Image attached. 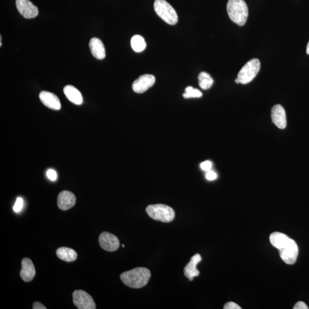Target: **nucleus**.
Instances as JSON below:
<instances>
[{
    "instance_id": "7",
    "label": "nucleus",
    "mask_w": 309,
    "mask_h": 309,
    "mask_svg": "<svg viewBox=\"0 0 309 309\" xmlns=\"http://www.w3.org/2000/svg\"><path fill=\"white\" fill-rule=\"evenodd\" d=\"M73 302L79 309H95L96 304L93 298L88 293L78 290L73 293Z\"/></svg>"
},
{
    "instance_id": "11",
    "label": "nucleus",
    "mask_w": 309,
    "mask_h": 309,
    "mask_svg": "<svg viewBox=\"0 0 309 309\" xmlns=\"http://www.w3.org/2000/svg\"><path fill=\"white\" fill-rule=\"evenodd\" d=\"M76 202V197L74 194L68 191H62L57 197V205L63 211L71 209L75 205Z\"/></svg>"
},
{
    "instance_id": "31",
    "label": "nucleus",
    "mask_w": 309,
    "mask_h": 309,
    "mask_svg": "<svg viewBox=\"0 0 309 309\" xmlns=\"http://www.w3.org/2000/svg\"><path fill=\"white\" fill-rule=\"evenodd\" d=\"M1 40H2V38L1 37V38H0V46H2V42H1Z\"/></svg>"
},
{
    "instance_id": "28",
    "label": "nucleus",
    "mask_w": 309,
    "mask_h": 309,
    "mask_svg": "<svg viewBox=\"0 0 309 309\" xmlns=\"http://www.w3.org/2000/svg\"><path fill=\"white\" fill-rule=\"evenodd\" d=\"M33 309H47L45 306H44L42 304H41L39 302H35L33 305Z\"/></svg>"
},
{
    "instance_id": "9",
    "label": "nucleus",
    "mask_w": 309,
    "mask_h": 309,
    "mask_svg": "<svg viewBox=\"0 0 309 309\" xmlns=\"http://www.w3.org/2000/svg\"><path fill=\"white\" fill-rule=\"evenodd\" d=\"M18 11L25 18H33L39 15V9L30 0H16Z\"/></svg>"
},
{
    "instance_id": "22",
    "label": "nucleus",
    "mask_w": 309,
    "mask_h": 309,
    "mask_svg": "<svg viewBox=\"0 0 309 309\" xmlns=\"http://www.w3.org/2000/svg\"><path fill=\"white\" fill-rule=\"evenodd\" d=\"M23 205L24 201L23 198L21 197H18L14 206V211L16 212H20L22 208H23Z\"/></svg>"
},
{
    "instance_id": "29",
    "label": "nucleus",
    "mask_w": 309,
    "mask_h": 309,
    "mask_svg": "<svg viewBox=\"0 0 309 309\" xmlns=\"http://www.w3.org/2000/svg\"><path fill=\"white\" fill-rule=\"evenodd\" d=\"M307 54H308V55H309V42L308 44L307 48Z\"/></svg>"
},
{
    "instance_id": "15",
    "label": "nucleus",
    "mask_w": 309,
    "mask_h": 309,
    "mask_svg": "<svg viewBox=\"0 0 309 309\" xmlns=\"http://www.w3.org/2000/svg\"><path fill=\"white\" fill-rule=\"evenodd\" d=\"M202 260L201 256L199 254L194 255L191 258L190 262L187 264L184 269V276L189 279L190 281H192L194 277L199 275V272L196 269L197 263Z\"/></svg>"
},
{
    "instance_id": "1",
    "label": "nucleus",
    "mask_w": 309,
    "mask_h": 309,
    "mask_svg": "<svg viewBox=\"0 0 309 309\" xmlns=\"http://www.w3.org/2000/svg\"><path fill=\"white\" fill-rule=\"evenodd\" d=\"M270 241L278 249L280 257L285 263L294 264L298 256V247L296 242L285 234L275 232L271 234Z\"/></svg>"
},
{
    "instance_id": "6",
    "label": "nucleus",
    "mask_w": 309,
    "mask_h": 309,
    "mask_svg": "<svg viewBox=\"0 0 309 309\" xmlns=\"http://www.w3.org/2000/svg\"><path fill=\"white\" fill-rule=\"evenodd\" d=\"M260 68L259 59H253L246 63L239 72L237 78L242 84L249 83L256 77Z\"/></svg>"
},
{
    "instance_id": "14",
    "label": "nucleus",
    "mask_w": 309,
    "mask_h": 309,
    "mask_svg": "<svg viewBox=\"0 0 309 309\" xmlns=\"http://www.w3.org/2000/svg\"><path fill=\"white\" fill-rule=\"evenodd\" d=\"M40 99L44 105L50 109L59 110L61 108V103L58 97L51 92L42 91L39 95Z\"/></svg>"
},
{
    "instance_id": "8",
    "label": "nucleus",
    "mask_w": 309,
    "mask_h": 309,
    "mask_svg": "<svg viewBox=\"0 0 309 309\" xmlns=\"http://www.w3.org/2000/svg\"><path fill=\"white\" fill-rule=\"evenodd\" d=\"M98 243L103 250L113 252L118 249L120 242L115 235L108 232H103L98 237Z\"/></svg>"
},
{
    "instance_id": "30",
    "label": "nucleus",
    "mask_w": 309,
    "mask_h": 309,
    "mask_svg": "<svg viewBox=\"0 0 309 309\" xmlns=\"http://www.w3.org/2000/svg\"><path fill=\"white\" fill-rule=\"evenodd\" d=\"M235 82H236V83L237 84H240V81H239V79L238 78H237L236 79H235Z\"/></svg>"
},
{
    "instance_id": "3",
    "label": "nucleus",
    "mask_w": 309,
    "mask_h": 309,
    "mask_svg": "<svg viewBox=\"0 0 309 309\" xmlns=\"http://www.w3.org/2000/svg\"><path fill=\"white\" fill-rule=\"evenodd\" d=\"M227 11L229 17L234 23L240 26H243L246 24L248 10L244 0H228Z\"/></svg>"
},
{
    "instance_id": "21",
    "label": "nucleus",
    "mask_w": 309,
    "mask_h": 309,
    "mask_svg": "<svg viewBox=\"0 0 309 309\" xmlns=\"http://www.w3.org/2000/svg\"><path fill=\"white\" fill-rule=\"evenodd\" d=\"M183 97L185 98H200L202 97V94L197 89L194 88L192 87H188L185 89V93L183 95Z\"/></svg>"
},
{
    "instance_id": "25",
    "label": "nucleus",
    "mask_w": 309,
    "mask_h": 309,
    "mask_svg": "<svg viewBox=\"0 0 309 309\" xmlns=\"http://www.w3.org/2000/svg\"><path fill=\"white\" fill-rule=\"evenodd\" d=\"M224 308L225 309H241L240 306L232 302H228V303L224 306Z\"/></svg>"
},
{
    "instance_id": "24",
    "label": "nucleus",
    "mask_w": 309,
    "mask_h": 309,
    "mask_svg": "<svg viewBox=\"0 0 309 309\" xmlns=\"http://www.w3.org/2000/svg\"><path fill=\"white\" fill-rule=\"evenodd\" d=\"M200 167L203 170L205 171H209L211 170L212 168V163L210 161H205L203 162L201 164H200Z\"/></svg>"
},
{
    "instance_id": "13",
    "label": "nucleus",
    "mask_w": 309,
    "mask_h": 309,
    "mask_svg": "<svg viewBox=\"0 0 309 309\" xmlns=\"http://www.w3.org/2000/svg\"><path fill=\"white\" fill-rule=\"evenodd\" d=\"M21 266L20 275L22 279L25 282L33 281L36 275V270L33 261L28 258H25L22 260Z\"/></svg>"
},
{
    "instance_id": "18",
    "label": "nucleus",
    "mask_w": 309,
    "mask_h": 309,
    "mask_svg": "<svg viewBox=\"0 0 309 309\" xmlns=\"http://www.w3.org/2000/svg\"><path fill=\"white\" fill-rule=\"evenodd\" d=\"M57 256L66 262H73L77 259L78 254L74 250L68 247H62L56 250Z\"/></svg>"
},
{
    "instance_id": "26",
    "label": "nucleus",
    "mask_w": 309,
    "mask_h": 309,
    "mask_svg": "<svg viewBox=\"0 0 309 309\" xmlns=\"http://www.w3.org/2000/svg\"><path fill=\"white\" fill-rule=\"evenodd\" d=\"M206 179L209 180H214L217 178V175L211 170L208 171L206 175Z\"/></svg>"
},
{
    "instance_id": "19",
    "label": "nucleus",
    "mask_w": 309,
    "mask_h": 309,
    "mask_svg": "<svg viewBox=\"0 0 309 309\" xmlns=\"http://www.w3.org/2000/svg\"><path fill=\"white\" fill-rule=\"evenodd\" d=\"M130 46L135 52L140 53L143 52L146 49V41L142 36L140 35H135L130 40Z\"/></svg>"
},
{
    "instance_id": "23",
    "label": "nucleus",
    "mask_w": 309,
    "mask_h": 309,
    "mask_svg": "<svg viewBox=\"0 0 309 309\" xmlns=\"http://www.w3.org/2000/svg\"><path fill=\"white\" fill-rule=\"evenodd\" d=\"M47 177L51 181H55L57 180V174L56 172L53 169H49L47 172Z\"/></svg>"
},
{
    "instance_id": "5",
    "label": "nucleus",
    "mask_w": 309,
    "mask_h": 309,
    "mask_svg": "<svg viewBox=\"0 0 309 309\" xmlns=\"http://www.w3.org/2000/svg\"><path fill=\"white\" fill-rule=\"evenodd\" d=\"M154 9L158 16L165 23L174 25L178 21V16L174 8L165 0H155Z\"/></svg>"
},
{
    "instance_id": "20",
    "label": "nucleus",
    "mask_w": 309,
    "mask_h": 309,
    "mask_svg": "<svg viewBox=\"0 0 309 309\" xmlns=\"http://www.w3.org/2000/svg\"><path fill=\"white\" fill-rule=\"evenodd\" d=\"M199 85L200 87L204 90H208L211 87L214 80L209 73L205 72L200 73L198 76Z\"/></svg>"
},
{
    "instance_id": "2",
    "label": "nucleus",
    "mask_w": 309,
    "mask_h": 309,
    "mask_svg": "<svg viewBox=\"0 0 309 309\" xmlns=\"http://www.w3.org/2000/svg\"><path fill=\"white\" fill-rule=\"evenodd\" d=\"M150 277V271L145 267H136L120 275L124 284L133 289L143 288L147 284Z\"/></svg>"
},
{
    "instance_id": "10",
    "label": "nucleus",
    "mask_w": 309,
    "mask_h": 309,
    "mask_svg": "<svg viewBox=\"0 0 309 309\" xmlns=\"http://www.w3.org/2000/svg\"><path fill=\"white\" fill-rule=\"evenodd\" d=\"M155 82V78L152 75H143L135 81L132 84V90L136 93L142 94L152 87Z\"/></svg>"
},
{
    "instance_id": "16",
    "label": "nucleus",
    "mask_w": 309,
    "mask_h": 309,
    "mask_svg": "<svg viewBox=\"0 0 309 309\" xmlns=\"http://www.w3.org/2000/svg\"><path fill=\"white\" fill-rule=\"evenodd\" d=\"M92 55L96 59L103 60L106 57V50L103 42L97 37L92 38L89 44Z\"/></svg>"
},
{
    "instance_id": "17",
    "label": "nucleus",
    "mask_w": 309,
    "mask_h": 309,
    "mask_svg": "<svg viewBox=\"0 0 309 309\" xmlns=\"http://www.w3.org/2000/svg\"><path fill=\"white\" fill-rule=\"evenodd\" d=\"M64 93H65L66 98L73 104L81 105L83 102V98H82L81 92L72 85L65 86L64 88Z\"/></svg>"
},
{
    "instance_id": "4",
    "label": "nucleus",
    "mask_w": 309,
    "mask_h": 309,
    "mask_svg": "<svg viewBox=\"0 0 309 309\" xmlns=\"http://www.w3.org/2000/svg\"><path fill=\"white\" fill-rule=\"evenodd\" d=\"M146 212L152 219L164 223L173 221L175 215L173 209L162 204L149 205L146 208Z\"/></svg>"
},
{
    "instance_id": "32",
    "label": "nucleus",
    "mask_w": 309,
    "mask_h": 309,
    "mask_svg": "<svg viewBox=\"0 0 309 309\" xmlns=\"http://www.w3.org/2000/svg\"><path fill=\"white\" fill-rule=\"evenodd\" d=\"M122 246H123V247H125V246H124V244H123V245H122Z\"/></svg>"
},
{
    "instance_id": "12",
    "label": "nucleus",
    "mask_w": 309,
    "mask_h": 309,
    "mask_svg": "<svg viewBox=\"0 0 309 309\" xmlns=\"http://www.w3.org/2000/svg\"><path fill=\"white\" fill-rule=\"evenodd\" d=\"M271 116L273 122L280 129H284L287 125L285 110L281 105L276 104L272 108Z\"/></svg>"
},
{
    "instance_id": "27",
    "label": "nucleus",
    "mask_w": 309,
    "mask_h": 309,
    "mask_svg": "<svg viewBox=\"0 0 309 309\" xmlns=\"http://www.w3.org/2000/svg\"><path fill=\"white\" fill-rule=\"evenodd\" d=\"M294 309H308V306L304 302H298L294 305Z\"/></svg>"
}]
</instances>
